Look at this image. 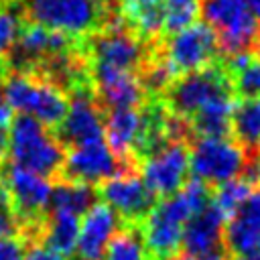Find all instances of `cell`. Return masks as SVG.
Segmentation results:
<instances>
[{
  "instance_id": "14",
  "label": "cell",
  "mask_w": 260,
  "mask_h": 260,
  "mask_svg": "<svg viewBox=\"0 0 260 260\" xmlns=\"http://www.w3.org/2000/svg\"><path fill=\"white\" fill-rule=\"evenodd\" d=\"M124 160L114 154L106 140L87 142L71 146L65 152L61 177L67 181H79L89 185H100L102 181L116 177L128 169H122Z\"/></svg>"
},
{
  "instance_id": "17",
  "label": "cell",
  "mask_w": 260,
  "mask_h": 260,
  "mask_svg": "<svg viewBox=\"0 0 260 260\" xmlns=\"http://www.w3.org/2000/svg\"><path fill=\"white\" fill-rule=\"evenodd\" d=\"M118 213L106 203H93L87 213H83V221L79 223L77 252L85 260H102L104 252L120 230Z\"/></svg>"
},
{
  "instance_id": "22",
  "label": "cell",
  "mask_w": 260,
  "mask_h": 260,
  "mask_svg": "<svg viewBox=\"0 0 260 260\" xmlns=\"http://www.w3.org/2000/svg\"><path fill=\"white\" fill-rule=\"evenodd\" d=\"M79 223H81L79 215L67 211H51V215L45 217L41 225V236L45 246L59 252L61 256L73 254V250H77Z\"/></svg>"
},
{
  "instance_id": "27",
  "label": "cell",
  "mask_w": 260,
  "mask_h": 260,
  "mask_svg": "<svg viewBox=\"0 0 260 260\" xmlns=\"http://www.w3.org/2000/svg\"><path fill=\"white\" fill-rule=\"evenodd\" d=\"M24 6L20 0H4L0 4V57H6L16 45L24 28Z\"/></svg>"
},
{
  "instance_id": "1",
  "label": "cell",
  "mask_w": 260,
  "mask_h": 260,
  "mask_svg": "<svg viewBox=\"0 0 260 260\" xmlns=\"http://www.w3.org/2000/svg\"><path fill=\"white\" fill-rule=\"evenodd\" d=\"M209 205L207 185L191 179L177 193L162 197L140 221L148 258L171 260L181 250L185 223Z\"/></svg>"
},
{
  "instance_id": "33",
  "label": "cell",
  "mask_w": 260,
  "mask_h": 260,
  "mask_svg": "<svg viewBox=\"0 0 260 260\" xmlns=\"http://www.w3.org/2000/svg\"><path fill=\"white\" fill-rule=\"evenodd\" d=\"M242 179L248 181L252 187H258L260 185V158H254V160H248L244 171H242Z\"/></svg>"
},
{
  "instance_id": "37",
  "label": "cell",
  "mask_w": 260,
  "mask_h": 260,
  "mask_svg": "<svg viewBox=\"0 0 260 260\" xmlns=\"http://www.w3.org/2000/svg\"><path fill=\"white\" fill-rule=\"evenodd\" d=\"M250 4H252V10L258 18V24H260V0H250Z\"/></svg>"
},
{
  "instance_id": "32",
  "label": "cell",
  "mask_w": 260,
  "mask_h": 260,
  "mask_svg": "<svg viewBox=\"0 0 260 260\" xmlns=\"http://www.w3.org/2000/svg\"><path fill=\"white\" fill-rule=\"evenodd\" d=\"M24 260H65V256H61L59 252H55L47 246H35L32 250L26 252Z\"/></svg>"
},
{
  "instance_id": "11",
  "label": "cell",
  "mask_w": 260,
  "mask_h": 260,
  "mask_svg": "<svg viewBox=\"0 0 260 260\" xmlns=\"http://www.w3.org/2000/svg\"><path fill=\"white\" fill-rule=\"evenodd\" d=\"M189 148L185 142H167L140 158V177L156 197L177 193L189 181Z\"/></svg>"
},
{
  "instance_id": "2",
  "label": "cell",
  "mask_w": 260,
  "mask_h": 260,
  "mask_svg": "<svg viewBox=\"0 0 260 260\" xmlns=\"http://www.w3.org/2000/svg\"><path fill=\"white\" fill-rule=\"evenodd\" d=\"M8 154L14 165L49 179L61 173L65 146L39 120L26 114H18L10 124Z\"/></svg>"
},
{
  "instance_id": "7",
  "label": "cell",
  "mask_w": 260,
  "mask_h": 260,
  "mask_svg": "<svg viewBox=\"0 0 260 260\" xmlns=\"http://www.w3.org/2000/svg\"><path fill=\"white\" fill-rule=\"evenodd\" d=\"M0 185L8 193L10 205L20 225H26L30 228V232L41 234V225L45 219L43 215L49 209L51 191H53L49 179L35 171L10 162L0 173Z\"/></svg>"
},
{
  "instance_id": "41",
  "label": "cell",
  "mask_w": 260,
  "mask_h": 260,
  "mask_svg": "<svg viewBox=\"0 0 260 260\" xmlns=\"http://www.w3.org/2000/svg\"><path fill=\"white\" fill-rule=\"evenodd\" d=\"M148 260H154V258H148Z\"/></svg>"
},
{
  "instance_id": "12",
  "label": "cell",
  "mask_w": 260,
  "mask_h": 260,
  "mask_svg": "<svg viewBox=\"0 0 260 260\" xmlns=\"http://www.w3.org/2000/svg\"><path fill=\"white\" fill-rule=\"evenodd\" d=\"M98 197L110 205L124 223L140 225L148 211L156 205V195L146 187L142 177L124 171L100 183Z\"/></svg>"
},
{
  "instance_id": "39",
  "label": "cell",
  "mask_w": 260,
  "mask_h": 260,
  "mask_svg": "<svg viewBox=\"0 0 260 260\" xmlns=\"http://www.w3.org/2000/svg\"><path fill=\"white\" fill-rule=\"evenodd\" d=\"M71 260H85V258H81V256H75V258H71Z\"/></svg>"
},
{
  "instance_id": "31",
  "label": "cell",
  "mask_w": 260,
  "mask_h": 260,
  "mask_svg": "<svg viewBox=\"0 0 260 260\" xmlns=\"http://www.w3.org/2000/svg\"><path fill=\"white\" fill-rule=\"evenodd\" d=\"M12 124V110L2 102L0 104V160L8 154V132Z\"/></svg>"
},
{
  "instance_id": "19",
  "label": "cell",
  "mask_w": 260,
  "mask_h": 260,
  "mask_svg": "<svg viewBox=\"0 0 260 260\" xmlns=\"http://www.w3.org/2000/svg\"><path fill=\"white\" fill-rule=\"evenodd\" d=\"M104 132L108 146L124 162L136 156L142 136V110L138 108H112L104 118Z\"/></svg>"
},
{
  "instance_id": "29",
  "label": "cell",
  "mask_w": 260,
  "mask_h": 260,
  "mask_svg": "<svg viewBox=\"0 0 260 260\" xmlns=\"http://www.w3.org/2000/svg\"><path fill=\"white\" fill-rule=\"evenodd\" d=\"M20 221L10 205L8 193L4 191V187L0 185V238L2 236H18L20 232Z\"/></svg>"
},
{
  "instance_id": "13",
  "label": "cell",
  "mask_w": 260,
  "mask_h": 260,
  "mask_svg": "<svg viewBox=\"0 0 260 260\" xmlns=\"http://www.w3.org/2000/svg\"><path fill=\"white\" fill-rule=\"evenodd\" d=\"M55 130H57V140L69 148L87 142L106 140L104 114L89 85L73 91L71 102L67 104V112Z\"/></svg>"
},
{
  "instance_id": "3",
  "label": "cell",
  "mask_w": 260,
  "mask_h": 260,
  "mask_svg": "<svg viewBox=\"0 0 260 260\" xmlns=\"http://www.w3.org/2000/svg\"><path fill=\"white\" fill-rule=\"evenodd\" d=\"M4 104L18 114L32 116L47 128H57L67 112V95L61 87L35 75L14 71L4 79Z\"/></svg>"
},
{
  "instance_id": "8",
  "label": "cell",
  "mask_w": 260,
  "mask_h": 260,
  "mask_svg": "<svg viewBox=\"0 0 260 260\" xmlns=\"http://www.w3.org/2000/svg\"><path fill=\"white\" fill-rule=\"evenodd\" d=\"M87 53L91 57V63L132 73H136V69H140L148 59L144 39L126 28L124 16L114 18L98 35H93L87 41Z\"/></svg>"
},
{
  "instance_id": "16",
  "label": "cell",
  "mask_w": 260,
  "mask_h": 260,
  "mask_svg": "<svg viewBox=\"0 0 260 260\" xmlns=\"http://www.w3.org/2000/svg\"><path fill=\"white\" fill-rule=\"evenodd\" d=\"M89 79L100 100L110 110L112 108H136L146 98L140 75L132 71H120V69L91 63Z\"/></svg>"
},
{
  "instance_id": "4",
  "label": "cell",
  "mask_w": 260,
  "mask_h": 260,
  "mask_svg": "<svg viewBox=\"0 0 260 260\" xmlns=\"http://www.w3.org/2000/svg\"><path fill=\"white\" fill-rule=\"evenodd\" d=\"M201 12L223 55L250 51L258 41L260 24L250 0H201Z\"/></svg>"
},
{
  "instance_id": "30",
  "label": "cell",
  "mask_w": 260,
  "mask_h": 260,
  "mask_svg": "<svg viewBox=\"0 0 260 260\" xmlns=\"http://www.w3.org/2000/svg\"><path fill=\"white\" fill-rule=\"evenodd\" d=\"M26 242L20 236H2L0 238V260H24Z\"/></svg>"
},
{
  "instance_id": "36",
  "label": "cell",
  "mask_w": 260,
  "mask_h": 260,
  "mask_svg": "<svg viewBox=\"0 0 260 260\" xmlns=\"http://www.w3.org/2000/svg\"><path fill=\"white\" fill-rule=\"evenodd\" d=\"M171 260H201V258H199V256H191V254H185V252H181V254L173 256Z\"/></svg>"
},
{
  "instance_id": "23",
  "label": "cell",
  "mask_w": 260,
  "mask_h": 260,
  "mask_svg": "<svg viewBox=\"0 0 260 260\" xmlns=\"http://www.w3.org/2000/svg\"><path fill=\"white\" fill-rule=\"evenodd\" d=\"M95 199H98V189L93 185L61 179L51 191L49 209L83 215L89 211V207L95 203Z\"/></svg>"
},
{
  "instance_id": "5",
  "label": "cell",
  "mask_w": 260,
  "mask_h": 260,
  "mask_svg": "<svg viewBox=\"0 0 260 260\" xmlns=\"http://www.w3.org/2000/svg\"><path fill=\"white\" fill-rule=\"evenodd\" d=\"M246 162V146L230 136H197L189 148L191 177L205 185L217 187L242 177Z\"/></svg>"
},
{
  "instance_id": "6",
  "label": "cell",
  "mask_w": 260,
  "mask_h": 260,
  "mask_svg": "<svg viewBox=\"0 0 260 260\" xmlns=\"http://www.w3.org/2000/svg\"><path fill=\"white\" fill-rule=\"evenodd\" d=\"M32 22L67 37H85L106 24V0H24Z\"/></svg>"
},
{
  "instance_id": "9",
  "label": "cell",
  "mask_w": 260,
  "mask_h": 260,
  "mask_svg": "<svg viewBox=\"0 0 260 260\" xmlns=\"http://www.w3.org/2000/svg\"><path fill=\"white\" fill-rule=\"evenodd\" d=\"M219 53L217 37L207 22H193L187 28L169 35L162 59L171 65L177 77L215 65Z\"/></svg>"
},
{
  "instance_id": "21",
  "label": "cell",
  "mask_w": 260,
  "mask_h": 260,
  "mask_svg": "<svg viewBox=\"0 0 260 260\" xmlns=\"http://www.w3.org/2000/svg\"><path fill=\"white\" fill-rule=\"evenodd\" d=\"M236 98L232 89L217 93L201 110H197L191 120V132L197 136H230L232 132V112Z\"/></svg>"
},
{
  "instance_id": "35",
  "label": "cell",
  "mask_w": 260,
  "mask_h": 260,
  "mask_svg": "<svg viewBox=\"0 0 260 260\" xmlns=\"http://www.w3.org/2000/svg\"><path fill=\"white\" fill-rule=\"evenodd\" d=\"M234 260H260V248H258V250H254V252H248V254L236 256Z\"/></svg>"
},
{
  "instance_id": "26",
  "label": "cell",
  "mask_w": 260,
  "mask_h": 260,
  "mask_svg": "<svg viewBox=\"0 0 260 260\" xmlns=\"http://www.w3.org/2000/svg\"><path fill=\"white\" fill-rule=\"evenodd\" d=\"M252 185L248 183V181H244L242 177H238V179H232V181H228V183H221V185H217V189H215V193H213V197L209 199V203L221 213V217L228 221L230 217H234L238 211H240V207L246 203V199H248V195L252 193Z\"/></svg>"
},
{
  "instance_id": "18",
  "label": "cell",
  "mask_w": 260,
  "mask_h": 260,
  "mask_svg": "<svg viewBox=\"0 0 260 260\" xmlns=\"http://www.w3.org/2000/svg\"><path fill=\"white\" fill-rule=\"evenodd\" d=\"M223 244L234 256L260 248V185L252 189L240 211L225 221Z\"/></svg>"
},
{
  "instance_id": "34",
  "label": "cell",
  "mask_w": 260,
  "mask_h": 260,
  "mask_svg": "<svg viewBox=\"0 0 260 260\" xmlns=\"http://www.w3.org/2000/svg\"><path fill=\"white\" fill-rule=\"evenodd\" d=\"M165 8H175V6H201V0H162Z\"/></svg>"
},
{
  "instance_id": "40",
  "label": "cell",
  "mask_w": 260,
  "mask_h": 260,
  "mask_svg": "<svg viewBox=\"0 0 260 260\" xmlns=\"http://www.w3.org/2000/svg\"><path fill=\"white\" fill-rule=\"evenodd\" d=\"M256 146H258V152H260V140H258V144H256Z\"/></svg>"
},
{
  "instance_id": "10",
  "label": "cell",
  "mask_w": 260,
  "mask_h": 260,
  "mask_svg": "<svg viewBox=\"0 0 260 260\" xmlns=\"http://www.w3.org/2000/svg\"><path fill=\"white\" fill-rule=\"evenodd\" d=\"M232 79L225 69L219 65H211L193 73H185L173 81V85L167 89V108L189 120L197 110H201L209 100H213L217 93L232 89Z\"/></svg>"
},
{
  "instance_id": "38",
  "label": "cell",
  "mask_w": 260,
  "mask_h": 260,
  "mask_svg": "<svg viewBox=\"0 0 260 260\" xmlns=\"http://www.w3.org/2000/svg\"><path fill=\"white\" fill-rule=\"evenodd\" d=\"M4 102V81L0 79V104Z\"/></svg>"
},
{
  "instance_id": "28",
  "label": "cell",
  "mask_w": 260,
  "mask_h": 260,
  "mask_svg": "<svg viewBox=\"0 0 260 260\" xmlns=\"http://www.w3.org/2000/svg\"><path fill=\"white\" fill-rule=\"evenodd\" d=\"M230 79L240 98H260V51L252 53L246 65Z\"/></svg>"
},
{
  "instance_id": "20",
  "label": "cell",
  "mask_w": 260,
  "mask_h": 260,
  "mask_svg": "<svg viewBox=\"0 0 260 260\" xmlns=\"http://www.w3.org/2000/svg\"><path fill=\"white\" fill-rule=\"evenodd\" d=\"M223 230H225V219L209 203L205 209H201L185 223L181 248L185 254L191 256H203L213 250H219L223 244Z\"/></svg>"
},
{
  "instance_id": "25",
  "label": "cell",
  "mask_w": 260,
  "mask_h": 260,
  "mask_svg": "<svg viewBox=\"0 0 260 260\" xmlns=\"http://www.w3.org/2000/svg\"><path fill=\"white\" fill-rule=\"evenodd\" d=\"M102 260H148L140 225L124 223L110 240Z\"/></svg>"
},
{
  "instance_id": "15",
  "label": "cell",
  "mask_w": 260,
  "mask_h": 260,
  "mask_svg": "<svg viewBox=\"0 0 260 260\" xmlns=\"http://www.w3.org/2000/svg\"><path fill=\"white\" fill-rule=\"evenodd\" d=\"M65 51H71V37L47 28L39 22H30L24 24L16 45L6 55V61H8V69L12 67L14 71L30 73L45 59Z\"/></svg>"
},
{
  "instance_id": "24",
  "label": "cell",
  "mask_w": 260,
  "mask_h": 260,
  "mask_svg": "<svg viewBox=\"0 0 260 260\" xmlns=\"http://www.w3.org/2000/svg\"><path fill=\"white\" fill-rule=\"evenodd\" d=\"M232 134L242 146H256L260 140V98L236 100L232 112Z\"/></svg>"
}]
</instances>
